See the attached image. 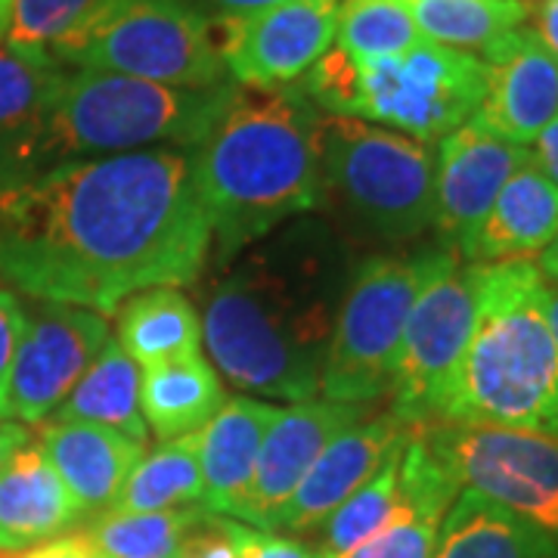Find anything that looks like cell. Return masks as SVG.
<instances>
[{"instance_id": "obj_25", "label": "cell", "mask_w": 558, "mask_h": 558, "mask_svg": "<svg viewBox=\"0 0 558 558\" xmlns=\"http://www.w3.org/2000/svg\"><path fill=\"white\" fill-rule=\"evenodd\" d=\"M223 381L205 354L165 360L140 376V413L149 435L174 440L199 432L223 407Z\"/></svg>"}, {"instance_id": "obj_20", "label": "cell", "mask_w": 558, "mask_h": 558, "mask_svg": "<svg viewBox=\"0 0 558 558\" xmlns=\"http://www.w3.org/2000/svg\"><path fill=\"white\" fill-rule=\"evenodd\" d=\"M40 450L53 462L84 515H102L146 457V444L94 422H40Z\"/></svg>"}, {"instance_id": "obj_18", "label": "cell", "mask_w": 558, "mask_h": 558, "mask_svg": "<svg viewBox=\"0 0 558 558\" xmlns=\"http://www.w3.org/2000/svg\"><path fill=\"white\" fill-rule=\"evenodd\" d=\"M277 410L279 407L270 400L230 398L199 432H193L205 481V512L236 521L245 519L255 462Z\"/></svg>"}, {"instance_id": "obj_34", "label": "cell", "mask_w": 558, "mask_h": 558, "mask_svg": "<svg viewBox=\"0 0 558 558\" xmlns=\"http://www.w3.org/2000/svg\"><path fill=\"white\" fill-rule=\"evenodd\" d=\"M227 531L236 539L240 558H319V549H311L299 539L279 537L236 519H227Z\"/></svg>"}, {"instance_id": "obj_43", "label": "cell", "mask_w": 558, "mask_h": 558, "mask_svg": "<svg viewBox=\"0 0 558 558\" xmlns=\"http://www.w3.org/2000/svg\"><path fill=\"white\" fill-rule=\"evenodd\" d=\"M10 13H13V0H0V40L10 32Z\"/></svg>"}, {"instance_id": "obj_41", "label": "cell", "mask_w": 558, "mask_h": 558, "mask_svg": "<svg viewBox=\"0 0 558 558\" xmlns=\"http://www.w3.org/2000/svg\"><path fill=\"white\" fill-rule=\"evenodd\" d=\"M537 267H539V274L546 277V282H553V286H558V233H556V240L549 242L543 252L537 255Z\"/></svg>"}, {"instance_id": "obj_28", "label": "cell", "mask_w": 558, "mask_h": 558, "mask_svg": "<svg viewBox=\"0 0 558 558\" xmlns=\"http://www.w3.org/2000/svg\"><path fill=\"white\" fill-rule=\"evenodd\" d=\"M205 481H202L196 438L183 435L161 440L153 453L140 459L134 472L121 484L119 497L109 512H161L202 506Z\"/></svg>"}, {"instance_id": "obj_5", "label": "cell", "mask_w": 558, "mask_h": 558, "mask_svg": "<svg viewBox=\"0 0 558 558\" xmlns=\"http://www.w3.org/2000/svg\"><path fill=\"white\" fill-rule=\"evenodd\" d=\"M236 81L171 87L156 81L60 65L47 97L38 165L140 153L149 146L193 149L220 119Z\"/></svg>"}, {"instance_id": "obj_10", "label": "cell", "mask_w": 558, "mask_h": 558, "mask_svg": "<svg viewBox=\"0 0 558 558\" xmlns=\"http://www.w3.org/2000/svg\"><path fill=\"white\" fill-rule=\"evenodd\" d=\"M475 264L462 260L459 252L444 245L438 264L418 289L400 336L388 388L391 416L410 428H425L444 418L475 329Z\"/></svg>"}, {"instance_id": "obj_32", "label": "cell", "mask_w": 558, "mask_h": 558, "mask_svg": "<svg viewBox=\"0 0 558 558\" xmlns=\"http://www.w3.org/2000/svg\"><path fill=\"white\" fill-rule=\"evenodd\" d=\"M416 22L403 0H339L336 16V47L357 60L391 57L416 47Z\"/></svg>"}, {"instance_id": "obj_14", "label": "cell", "mask_w": 558, "mask_h": 558, "mask_svg": "<svg viewBox=\"0 0 558 558\" xmlns=\"http://www.w3.org/2000/svg\"><path fill=\"white\" fill-rule=\"evenodd\" d=\"M484 97L472 121L494 137L531 146L558 116V60L534 28L519 25L484 53Z\"/></svg>"}, {"instance_id": "obj_15", "label": "cell", "mask_w": 558, "mask_h": 558, "mask_svg": "<svg viewBox=\"0 0 558 558\" xmlns=\"http://www.w3.org/2000/svg\"><path fill=\"white\" fill-rule=\"evenodd\" d=\"M534 161L527 146L494 137L469 119L440 137L435 153V230L459 252L478 230L502 183Z\"/></svg>"}, {"instance_id": "obj_2", "label": "cell", "mask_w": 558, "mask_h": 558, "mask_svg": "<svg viewBox=\"0 0 558 558\" xmlns=\"http://www.w3.org/2000/svg\"><path fill=\"white\" fill-rule=\"evenodd\" d=\"M351 274L344 245L319 220L258 240L208 289L202 341L211 366L258 400H317Z\"/></svg>"}, {"instance_id": "obj_35", "label": "cell", "mask_w": 558, "mask_h": 558, "mask_svg": "<svg viewBox=\"0 0 558 558\" xmlns=\"http://www.w3.org/2000/svg\"><path fill=\"white\" fill-rule=\"evenodd\" d=\"M25 323H28V314L22 307L16 289H10L0 277V410H3V388H7V376H10V363L20 348Z\"/></svg>"}, {"instance_id": "obj_26", "label": "cell", "mask_w": 558, "mask_h": 558, "mask_svg": "<svg viewBox=\"0 0 558 558\" xmlns=\"http://www.w3.org/2000/svg\"><path fill=\"white\" fill-rule=\"evenodd\" d=\"M140 376L143 369L119 341L109 336L94 363L75 381L69 398L57 407V422H94L116 428L128 438L146 444L149 428L140 413Z\"/></svg>"}, {"instance_id": "obj_39", "label": "cell", "mask_w": 558, "mask_h": 558, "mask_svg": "<svg viewBox=\"0 0 558 558\" xmlns=\"http://www.w3.org/2000/svg\"><path fill=\"white\" fill-rule=\"evenodd\" d=\"M534 32L543 47L558 60V0H543L534 10Z\"/></svg>"}, {"instance_id": "obj_36", "label": "cell", "mask_w": 558, "mask_h": 558, "mask_svg": "<svg viewBox=\"0 0 558 558\" xmlns=\"http://www.w3.org/2000/svg\"><path fill=\"white\" fill-rule=\"evenodd\" d=\"M180 558H240L236 539L227 531V519L205 512L199 524L183 539Z\"/></svg>"}, {"instance_id": "obj_4", "label": "cell", "mask_w": 558, "mask_h": 558, "mask_svg": "<svg viewBox=\"0 0 558 558\" xmlns=\"http://www.w3.org/2000/svg\"><path fill=\"white\" fill-rule=\"evenodd\" d=\"M478 314L440 422L558 438V341L534 260L475 264Z\"/></svg>"}, {"instance_id": "obj_9", "label": "cell", "mask_w": 558, "mask_h": 558, "mask_svg": "<svg viewBox=\"0 0 558 558\" xmlns=\"http://www.w3.org/2000/svg\"><path fill=\"white\" fill-rule=\"evenodd\" d=\"M440 252L444 245L416 255H373L354 267L323 360L319 398L363 407L388 395L410 307Z\"/></svg>"}, {"instance_id": "obj_31", "label": "cell", "mask_w": 558, "mask_h": 558, "mask_svg": "<svg viewBox=\"0 0 558 558\" xmlns=\"http://www.w3.org/2000/svg\"><path fill=\"white\" fill-rule=\"evenodd\" d=\"M407 438L388 453V459L373 472V478L360 484L357 490L319 524L323 527V539H319L323 556H344L348 549H354L357 543H363L369 534H376L381 524L391 519V512L400 502V457H403Z\"/></svg>"}, {"instance_id": "obj_8", "label": "cell", "mask_w": 558, "mask_h": 558, "mask_svg": "<svg viewBox=\"0 0 558 558\" xmlns=\"http://www.w3.org/2000/svg\"><path fill=\"white\" fill-rule=\"evenodd\" d=\"M50 57L72 69L171 87H218L230 81L211 40V20L186 0H102Z\"/></svg>"}, {"instance_id": "obj_23", "label": "cell", "mask_w": 558, "mask_h": 558, "mask_svg": "<svg viewBox=\"0 0 558 558\" xmlns=\"http://www.w3.org/2000/svg\"><path fill=\"white\" fill-rule=\"evenodd\" d=\"M60 62L0 44V190L40 171L38 146L47 97Z\"/></svg>"}, {"instance_id": "obj_21", "label": "cell", "mask_w": 558, "mask_h": 558, "mask_svg": "<svg viewBox=\"0 0 558 558\" xmlns=\"http://www.w3.org/2000/svg\"><path fill=\"white\" fill-rule=\"evenodd\" d=\"M556 233L558 186L539 171L537 161H527L502 183L478 230L459 248V258L469 264L531 260Z\"/></svg>"}, {"instance_id": "obj_33", "label": "cell", "mask_w": 558, "mask_h": 558, "mask_svg": "<svg viewBox=\"0 0 558 558\" xmlns=\"http://www.w3.org/2000/svg\"><path fill=\"white\" fill-rule=\"evenodd\" d=\"M102 0H13L7 44L35 53H53Z\"/></svg>"}, {"instance_id": "obj_19", "label": "cell", "mask_w": 558, "mask_h": 558, "mask_svg": "<svg viewBox=\"0 0 558 558\" xmlns=\"http://www.w3.org/2000/svg\"><path fill=\"white\" fill-rule=\"evenodd\" d=\"M459 487L413 428L400 457V502L376 534L339 558H432Z\"/></svg>"}, {"instance_id": "obj_1", "label": "cell", "mask_w": 558, "mask_h": 558, "mask_svg": "<svg viewBox=\"0 0 558 558\" xmlns=\"http://www.w3.org/2000/svg\"><path fill=\"white\" fill-rule=\"evenodd\" d=\"M208 252L190 149L69 159L0 190V277L35 301L109 317L137 292L196 282Z\"/></svg>"}, {"instance_id": "obj_30", "label": "cell", "mask_w": 558, "mask_h": 558, "mask_svg": "<svg viewBox=\"0 0 558 558\" xmlns=\"http://www.w3.org/2000/svg\"><path fill=\"white\" fill-rule=\"evenodd\" d=\"M202 515V506L161 512H102L87 534L109 558H180L183 539Z\"/></svg>"}, {"instance_id": "obj_12", "label": "cell", "mask_w": 558, "mask_h": 558, "mask_svg": "<svg viewBox=\"0 0 558 558\" xmlns=\"http://www.w3.org/2000/svg\"><path fill=\"white\" fill-rule=\"evenodd\" d=\"M109 341V319L78 304L38 301L10 363L0 418L40 425L57 413Z\"/></svg>"}, {"instance_id": "obj_22", "label": "cell", "mask_w": 558, "mask_h": 558, "mask_svg": "<svg viewBox=\"0 0 558 558\" xmlns=\"http://www.w3.org/2000/svg\"><path fill=\"white\" fill-rule=\"evenodd\" d=\"M81 519V506L38 440H28L0 469V553L32 549L72 531Z\"/></svg>"}, {"instance_id": "obj_24", "label": "cell", "mask_w": 558, "mask_h": 558, "mask_svg": "<svg viewBox=\"0 0 558 558\" xmlns=\"http://www.w3.org/2000/svg\"><path fill=\"white\" fill-rule=\"evenodd\" d=\"M432 558H558V537L475 490H459Z\"/></svg>"}, {"instance_id": "obj_7", "label": "cell", "mask_w": 558, "mask_h": 558, "mask_svg": "<svg viewBox=\"0 0 558 558\" xmlns=\"http://www.w3.org/2000/svg\"><path fill=\"white\" fill-rule=\"evenodd\" d=\"M323 205H336L366 233L416 240L435 227V149L400 131L344 116L317 119Z\"/></svg>"}, {"instance_id": "obj_3", "label": "cell", "mask_w": 558, "mask_h": 558, "mask_svg": "<svg viewBox=\"0 0 558 558\" xmlns=\"http://www.w3.org/2000/svg\"><path fill=\"white\" fill-rule=\"evenodd\" d=\"M317 119L304 90L236 84L220 119L190 149L218 260L240 258L289 218L323 208Z\"/></svg>"}, {"instance_id": "obj_42", "label": "cell", "mask_w": 558, "mask_h": 558, "mask_svg": "<svg viewBox=\"0 0 558 558\" xmlns=\"http://www.w3.org/2000/svg\"><path fill=\"white\" fill-rule=\"evenodd\" d=\"M543 304H546V319H549V326H553V336H556V341H558V286L546 282Z\"/></svg>"}, {"instance_id": "obj_38", "label": "cell", "mask_w": 558, "mask_h": 558, "mask_svg": "<svg viewBox=\"0 0 558 558\" xmlns=\"http://www.w3.org/2000/svg\"><path fill=\"white\" fill-rule=\"evenodd\" d=\"M531 146H534L531 153H534L539 171L558 186V116L539 131V137Z\"/></svg>"}, {"instance_id": "obj_11", "label": "cell", "mask_w": 558, "mask_h": 558, "mask_svg": "<svg viewBox=\"0 0 558 558\" xmlns=\"http://www.w3.org/2000/svg\"><path fill=\"white\" fill-rule=\"evenodd\" d=\"M416 432L459 490L494 499L558 537V438L462 422H435Z\"/></svg>"}, {"instance_id": "obj_6", "label": "cell", "mask_w": 558, "mask_h": 558, "mask_svg": "<svg viewBox=\"0 0 558 558\" xmlns=\"http://www.w3.org/2000/svg\"><path fill=\"white\" fill-rule=\"evenodd\" d=\"M484 78L481 57L432 40L376 60L348 57L332 44L304 75V97L326 116L369 121L432 143L475 116Z\"/></svg>"}, {"instance_id": "obj_17", "label": "cell", "mask_w": 558, "mask_h": 558, "mask_svg": "<svg viewBox=\"0 0 558 558\" xmlns=\"http://www.w3.org/2000/svg\"><path fill=\"white\" fill-rule=\"evenodd\" d=\"M410 435V425L388 416L357 418L323 447L317 462L307 469L295 494L282 506L274 531L304 534L314 531L339 509L360 484L373 478V472L388 459V453Z\"/></svg>"}, {"instance_id": "obj_44", "label": "cell", "mask_w": 558, "mask_h": 558, "mask_svg": "<svg viewBox=\"0 0 558 558\" xmlns=\"http://www.w3.org/2000/svg\"><path fill=\"white\" fill-rule=\"evenodd\" d=\"M319 558H329V556H323V553H319Z\"/></svg>"}, {"instance_id": "obj_13", "label": "cell", "mask_w": 558, "mask_h": 558, "mask_svg": "<svg viewBox=\"0 0 558 558\" xmlns=\"http://www.w3.org/2000/svg\"><path fill=\"white\" fill-rule=\"evenodd\" d=\"M336 16L339 0H282L245 16L211 20V40L236 84L286 87L332 47Z\"/></svg>"}, {"instance_id": "obj_27", "label": "cell", "mask_w": 558, "mask_h": 558, "mask_svg": "<svg viewBox=\"0 0 558 558\" xmlns=\"http://www.w3.org/2000/svg\"><path fill=\"white\" fill-rule=\"evenodd\" d=\"M116 341L137 360L140 369L202 354V317L174 286L146 289L121 301Z\"/></svg>"}, {"instance_id": "obj_29", "label": "cell", "mask_w": 558, "mask_h": 558, "mask_svg": "<svg viewBox=\"0 0 558 558\" xmlns=\"http://www.w3.org/2000/svg\"><path fill=\"white\" fill-rule=\"evenodd\" d=\"M403 7L422 38L462 53H484L531 16L515 0H403Z\"/></svg>"}, {"instance_id": "obj_16", "label": "cell", "mask_w": 558, "mask_h": 558, "mask_svg": "<svg viewBox=\"0 0 558 558\" xmlns=\"http://www.w3.org/2000/svg\"><path fill=\"white\" fill-rule=\"evenodd\" d=\"M360 413V407L323 398L279 407L260 444L242 524L274 531L282 506L295 494L307 469L317 462L323 447L348 425H354Z\"/></svg>"}, {"instance_id": "obj_40", "label": "cell", "mask_w": 558, "mask_h": 558, "mask_svg": "<svg viewBox=\"0 0 558 558\" xmlns=\"http://www.w3.org/2000/svg\"><path fill=\"white\" fill-rule=\"evenodd\" d=\"M28 440H32L28 425L13 422V418H0V469L10 462V459H13V453H16V450H22Z\"/></svg>"}, {"instance_id": "obj_37", "label": "cell", "mask_w": 558, "mask_h": 558, "mask_svg": "<svg viewBox=\"0 0 558 558\" xmlns=\"http://www.w3.org/2000/svg\"><path fill=\"white\" fill-rule=\"evenodd\" d=\"M0 558H109L90 534H60L22 553H0Z\"/></svg>"}]
</instances>
